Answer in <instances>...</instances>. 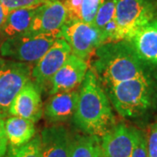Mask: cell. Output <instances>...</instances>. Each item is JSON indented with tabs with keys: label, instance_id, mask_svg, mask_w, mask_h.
Here are the masks:
<instances>
[{
	"label": "cell",
	"instance_id": "obj_1",
	"mask_svg": "<svg viewBox=\"0 0 157 157\" xmlns=\"http://www.w3.org/2000/svg\"><path fill=\"white\" fill-rule=\"evenodd\" d=\"M73 124L83 134L101 138L115 126L113 106L93 69H88L78 91Z\"/></svg>",
	"mask_w": 157,
	"mask_h": 157
},
{
	"label": "cell",
	"instance_id": "obj_2",
	"mask_svg": "<svg viewBox=\"0 0 157 157\" xmlns=\"http://www.w3.org/2000/svg\"><path fill=\"white\" fill-rule=\"evenodd\" d=\"M93 58L92 69L104 88L157 70L138 56L128 40L102 44Z\"/></svg>",
	"mask_w": 157,
	"mask_h": 157
},
{
	"label": "cell",
	"instance_id": "obj_3",
	"mask_svg": "<svg viewBox=\"0 0 157 157\" xmlns=\"http://www.w3.org/2000/svg\"><path fill=\"white\" fill-rule=\"evenodd\" d=\"M104 89L114 110L124 119L141 121L157 112V70Z\"/></svg>",
	"mask_w": 157,
	"mask_h": 157
},
{
	"label": "cell",
	"instance_id": "obj_4",
	"mask_svg": "<svg viewBox=\"0 0 157 157\" xmlns=\"http://www.w3.org/2000/svg\"><path fill=\"white\" fill-rule=\"evenodd\" d=\"M60 33H25L3 39L0 43V55L5 59L24 63L37 62L48 51Z\"/></svg>",
	"mask_w": 157,
	"mask_h": 157
},
{
	"label": "cell",
	"instance_id": "obj_5",
	"mask_svg": "<svg viewBox=\"0 0 157 157\" xmlns=\"http://www.w3.org/2000/svg\"><path fill=\"white\" fill-rule=\"evenodd\" d=\"M118 40H129L157 17L156 0H117Z\"/></svg>",
	"mask_w": 157,
	"mask_h": 157
},
{
	"label": "cell",
	"instance_id": "obj_6",
	"mask_svg": "<svg viewBox=\"0 0 157 157\" xmlns=\"http://www.w3.org/2000/svg\"><path fill=\"white\" fill-rule=\"evenodd\" d=\"M31 78L30 64L0 58V116L9 115L14 98Z\"/></svg>",
	"mask_w": 157,
	"mask_h": 157
},
{
	"label": "cell",
	"instance_id": "obj_7",
	"mask_svg": "<svg viewBox=\"0 0 157 157\" xmlns=\"http://www.w3.org/2000/svg\"><path fill=\"white\" fill-rule=\"evenodd\" d=\"M60 38L70 45L72 53L88 63L96 49L102 45L99 30L94 25L82 21H67L61 29Z\"/></svg>",
	"mask_w": 157,
	"mask_h": 157
},
{
	"label": "cell",
	"instance_id": "obj_8",
	"mask_svg": "<svg viewBox=\"0 0 157 157\" xmlns=\"http://www.w3.org/2000/svg\"><path fill=\"white\" fill-rule=\"evenodd\" d=\"M71 53L70 45L65 39L59 38L36 62L32 70V78L41 91L45 87H50L53 76Z\"/></svg>",
	"mask_w": 157,
	"mask_h": 157
},
{
	"label": "cell",
	"instance_id": "obj_9",
	"mask_svg": "<svg viewBox=\"0 0 157 157\" xmlns=\"http://www.w3.org/2000/svg\"><path fill=\"white\" fill-rule=\"evenodd\" d=\"M139 129L125 123L115 124L101 138V157H130Z\"/></svg>",
	"mask_w": 157,
	"mask_h": 157
},
{
	"label": "cell",
	"instance_id": "obj_10",
	"mask_svg": "<svg viewBox=\"0 0 157 157\" xmlns=\"http://www.w3.org/2000/svg\"><path fill=\"white\" fill-rule=\"evenodd\" d=\"M88 69V62L71 53L52 79L49 94L75 90L81 86Z\"/></svg>",
	"mask_w": 157,
	"mask_h": 157
},
{
	"label": "cell",
	"instance_id": "obj_11",
	"mask_svg": "<svg viewBox=\"0 0 157 157\" xmlns=\"http://www.w3.org/2000/svg\"><path fill=\"white\" fill-rule=\"evenodd\" d=\"M41 89L32 79L18 92L11 103L9 114L25 118L36 123L43 115Z\"/></svg>",
	"mask_w": 157,
	"mask_h": 157
},
{
	"label": "cell",
	"instance_id": "obj_12",
	"mask_svg": "<svg viewBox=\"0 0 157 157\" xmlns=\"http://www.w3.org/2000/svg\"><path fill=\"white\" fill-rule=\"evenodd\" d=\"M67 21V12L61 0L48 1L37 9L31 28L27 33H60Z\"/></svg>",
	"mask_w": 157,
	"mask_h": 157
},
{
	"label": "cell",
	"instance_id": "obj_13",
	"mask_svg": "<svg viewBox=\"0 0 157 157\" xmlns=\"http://www.w3.org/2000/svg\"><path fill=\"white\" fill-rule=\"evenodd\" d=\"M73 135L65 126L54 124L40 134L42 157H69Z\"/></svg>",
	"mask_w": 157,
	"mask_h": 157
},
{
	"label": "cell",
	"instance_id": "obj_14",
	"mask_svg": "<svg viewBox=\"0 0 157 157\" xmlns=\"http://www.w3.org/2000/svg\"><path fill=\"white\" fill-rule=\"evenodd\" d=\"M78 91L72 90L52 94L45 104L44 114L51 123L59 124L72 119L76 111Z\"/></svg>",
	"mask_w": 157,
	"mask_h": 157
},
{
	"label": "cell",
	"instance_id": "obj_15",
	"mask_svg": "<svg viewBox=\"0 0 157 157\" xmlns=\"http://www.w3.org/2000/svg\"><path fill=\"white\" fill-rule=\"evenodd\" d=\"M128 41L143 61L157 69V17Z\"/></svg>",
	"mask_w": 157,
	"mask_h": 157
},
{
	"label": "cell",
	"instance_id": "obj_16",
	"mask_svg": "<svg viewBox=\"0 0 157 157\" xmlns=\"http://www.w3.org/2000/svg\"><path fill=\"white\" fill-rule=\"evenodd\" d=\"M116 2L117 0H104L96 14L94 25L101 33L102 44L119 41L115 17Z\"/></svg>",
	"mask_w": 157,
	"mask_h": 157
},
{
	"label": "cell",
	"instance_id": "obj_17",
	"mask_svg": "<svg viewBox=\"0 0 157 157\" xmlns=\"http://www.w3.org/2000/svg\"><path fill=\"white\" fill-rule=\"evenodd\" d=\"M5 128L8 145L16 148L26 144L36 135L33 121L25 118L11 116L5 121Z\"/></svg>",
	"mask_w": 157,
	"mask_h": 157
},
{
	"label": "cell",
	"instance_id": "obj_18",
	"mask_svg": "<svg viewBox=\"0 0 157 157\" xmlns=\"http://www.w3.org/2000/svg\"><path fill=\"white\" fill-rule=\"evenodd\" d=\"M38 8H25L10 11L1 30L0 39H5L29 32Z\"/></svg>",
	"mask_w": 157,
	"mask_h": 157
},
{
	"label": "cell",
	"instance_id": "obj_19",
	"mask_svg": "<svg viewBox=\"0 0 157 157\" xmlns=\"http://www.w3.org/2000/svg\"><path fill=\"white\" fill-rule=\"evenodd\" d=\"M67 12V21H82L94 25L104 0H61Z\"/></svg>",
	"mask_w": 157,
	"mask_h": 157
},
{
	"label": "cell",
	"instance_id": "obj_20",
	"mask_svg": "<svg viewBox=\"0 0 157 157\" xmlns=\"http://www.w3.org/2000/svg\"><path fill=\"white\" fill-rule=\"evenodd\" d=\"M69 157H101V138L83 133L73 135Z\"/></svg>",
	"mask_w": 157,
	"mask_h": 157
},
{
	"label": "cell",
	"instance_id": "obj_21",
	"mask_svg": "<svg viewBox=\"0 0 157 157\" xmlns=\"http://www.w3.org/2000/svg\"><path fill=\"white\" fill-rule=\"evenodd\" d=\"M6 157H42L40 135H36L29 142L19 147H9Z\"/></svg>",
	"mask_w": 157,
	"mask_h": 157
},
{
	"label": "cell",
	"instance_id": "obj_22",
	"mask_svg": "<svg viewBox=\"0 0 157 157\" xmlns=\"http://www.w3.org/2000/svg\"><path fill=\"white\" fill-rule=\"evenodd\" d=\"M50 0H0V3L9 11L25 9V8H38L46 4Z\"/></svg>",
	"mask_w": 157,
	"mask_h": 157
},
{
	"label": "cell",
	"instance_id": "obj_23",
	"mask_svg": "<svg viewBox=\"0 0 157 157\" xmlns=\"http://www.w3.org/2000/svg\"><path fill=\"white\" fill-rule=\"evenodd\" d=\"M130 157H148L147 145V134L142 130L139 129L137 140Z\"/></svg>",
	"mask_w": 157,
	"mask_h": 157
},
{
	"label": "cell",
	"instance_id": "obj_24",
	"mask_svg": "<svg viewBox=\"0 0 157 157\" xmlns=\"http://www.w3.org/2000/svg\"><path fill=\"white\" fill-rule=\"evenodd\" d=\"M147 156L157 157V122L150 127L148 135H147Z\"/></svg>",
	"mask_w": 157,
	"mask_h": 157
},
{
	"label": "cell",
	"instance_id": "obj_25",
	"mask_svg": "<svg viewBox=\"0 0 157 157\" xmlns=\"http://www.w3.org/2000/svg\"><path fill=\"white\" fill-rule=\"evenodd\" d=\"M8 149V140L5 128V118L0 116V157L6 155Z\"/></svg>",
	"mask_w": 157,
	"mask_h": 157
},
{
	"label": "cell",
	"instance_id": "obj_26",
	"mask_svg": "<svg viewBox=\"0 0 157 157\" xmlns=\"http://www.w3.org/2000/svg\"><path fill=\"white\" fill-rule=\"evenodd\" d=\"M9 13H10V11H8L6 7L0 3V33H1V30L3 28L6 19L8 17Z\"/></svg>",
	"mask_w": 157,
	"mask_h": 157
},
{
	"label": "cell",
	"instance_id": "obj_27",
	"mask_svg": "<svg viewBox=\"0 0 157 157\" xmlns=\"http://www.w3.org/2000/svg\"><path fill=\"white\" fill-rule=\"evenodd\" d=\"M50 1H54V0H50Z\"/></svg>",
	"mask_w": 157,
	"mask_h": 157
}]
</instances>
